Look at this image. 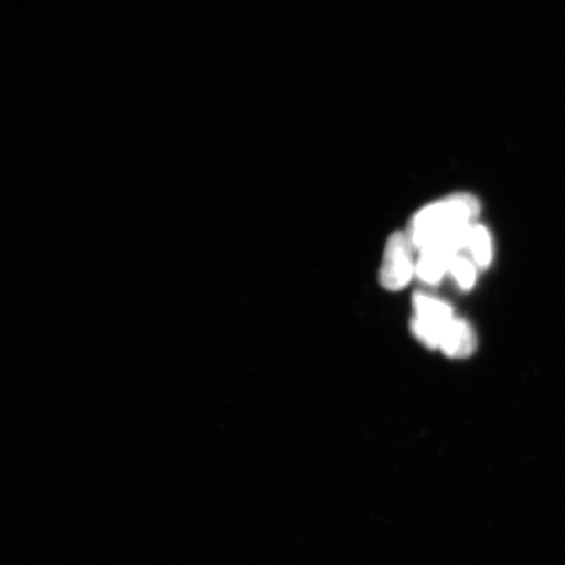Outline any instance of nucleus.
I'll return each mask as SVG.
<instances>
[{
	"mask_svg": "<svg viewBox=\"0 0 565 565\" xmlns=\"http://www.w3.org/2000/svg\"><path fill=\"white\" fill-rule=\"evenodd\" d=\"M468 249L477 267L487 268L491 265L492 242L489 231L483 225H472Z\"/></svg>",
	"mask_w": 565,
	"mask_h": 565,
	"instance_id": "6",
	"label": "nucleus"
},
{
	"mask_svg": "<svg viewBox=\"0 0 565 565\" xmlns=\"http://www.w3.org/2000/svg\"><path fill=\"white\" fill-rule=\"evenodd\" d=\"M479 214L477 198L470 194L451 195L416 212L406 233L414 250L444 244L461 252L468 245L471 225Z\"/></svg>",
	"mask_w": 565,
	"mask_h": 565,
	"instance_id": "1",
	"label": "nucleus"
},
{
	"mask_svg": "<svg viewBox=\"0 0 565 565\" xmlns=\"http://www.w3.org/2000/svg\"><path fill=\"white\" fill-rule=\"evenodd\" d=\"M440 349L448 358H469L477 349V337L469 322L455 318L445 329Z\"/></svg>",
	"mask_w": 565,
	"mask_h": 565,
	"instance_id": "4",
	"label": "nucleus"
},
{
	"mask_svg": "<svg viewBox=\"0 0 565 565\" xmlns=\"http://www.w3.org/2000/svg\"><path fill=\"white\" fill-rule=\"evenodd\" d=\"M419 253L420 257L416 263L415 273L428 285L439 282L444 275L449 273L451 260L458 256L441 245H429Z\"/></svg>",
	"mask_w": 565,
	"mask_h": 565,
	"instance_id": "5",
	"label": "nucleus"
},
{
	"mask_svg": "<svg viewBox=\"0 0 565 565\" xmlns=\"http://www.w3.org/2000/svg\"><path fill=\"white\" fill-rule=\"evenodd\" d=\"M412 331L430 350L440 349L448 324L455 320L454 309L439 299L423 294L413 296Z\"/></svg>",
	"mask_w": 565,
	"mask_h": 565,
	"instance_id": "2",
	"label": "nucleus"
},
{
	"mask_svg": "<svg viewBox=\"0 0 565 565\" xmlns=\"http://www.w3.org/2000/svg\"><path fill=\"white\" fill-rule=\"evenodd\" d=\"M413 250L407 233L397 231L388 237L380 268V282L387 291H401L412 280L416 270Z\"/></svg>",
	"mask_w": 565,
	"mask_h": 565,
	"instance_id": "3",
	"label": "nucleus"
},
{
	"mask_svg": "<svg viewBox=\"0 0 565 565\" xmlns=\"http://www.w3.org/2000/svg\"><path fill=\"white\" fill-rule=\"evenodd\" d=\"M449 273L454 275L459 287L463 289L475 287L477 279L476 264L471 263V260L462 256V254H458V256L451 260Z\"/></svg>",
	"mask_w": 565,
	"mask_h": 565,
	"instance_id": "7",
	"label": "nucleus"
}]
</instances>
